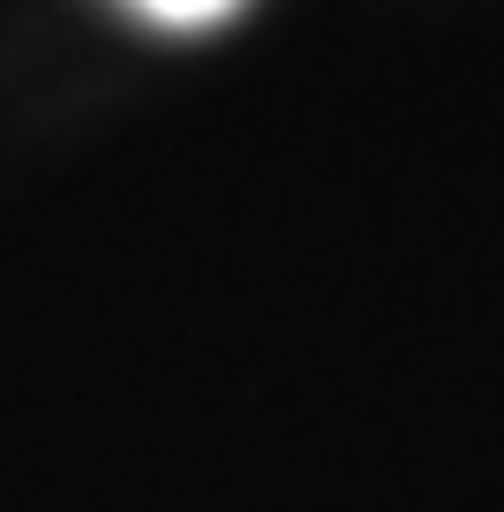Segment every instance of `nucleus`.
Here are the masks:
<instances>
[{"mask_svg":"<svg viewBox=\"0 0 504 512\" xmlns=\"http://www.w3.org/2000/svg\"><path fill=\"white\" fill-rule=\"evenodd\" d=\"M143 23H158V31H211V23H226L241 8V0H128Z\"/></svg>","mask_w":504,"mask_h":512,"instance_id":"obj_1","label":"nucleus"}]
</instances>
